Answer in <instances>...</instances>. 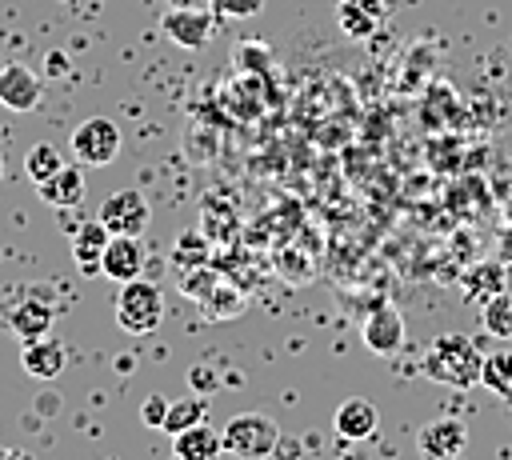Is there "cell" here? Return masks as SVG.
Returning a JSON list of instances; mask_svg holds the SVG:
<instances>
[{
    "label": "cell",
    "mask_w": 512,
    "mask_h": 460,
    "mask_svg": "<svg viewBox=\"0 0 512 460\" xmlns=\"http://www.w3.org/2000/svg\"><path fill=\"white\" fill-rule=\"evenodd\" d=\"M480 348L472 336L464 332H444L428 344L424 352V372L436 380V384H448V388H472L480 384Z\"/></svg>",
    "instance_id": "cell-1"
},
{
    "label": "cell",
    "mask_w": 512,
    "mask_h": 460,
    "mask_svg": "<svg viewBox=\"0 0 512 460\" xmlns=\"http://www.w3.org/2000/svg\"><path fill=\"white\" fill-rule=\"evenodd\" d=\"M220 440H224V452L240 460H268L280 448V428L268 412H240L224 424Z\"/></svg>",
    "instance_id": "cell-2"
},
{
    "label": "cell",
    "mask_w": 512,
    "mask_h": 460,
    "mask_svg": "<svg viewBox=\"0 0 512 460\" xmlns=\"http://www.w3.org/2000/svg\"><path fill=\"white\" fill-rule=\"evenodd\" d=\"M116 320L132 336L156 332L160 320H164V292H160V284H152L144 276L120 284V292H116Z\"/></svg>",
    "instance_id": "cell-3"
},
{
    "label": "cell",
    "mask_w": 512,
    "mask_h": 460,
    "mask_svg": "<svg viewBox=\"0 0 512 460\" xmlns=\"http://www.w3.org/2000/svg\"><path fill=\"white\" fill-rule=\"evenodd\" d=\"M52 320H56V300L40 288V284H28L24 292H16L8 304H4V328L24 344V340H36V336H48L52 332Z\"/></svg>",
    "instance_id": "cell-4"
},
{
    "label": "cell",
    "mask_w": 512,
    "mask_h": 460,
    "mask_svg": "<svg viewBox=\"0 0 512 460\" xmlns=\"http://www.w3.org/2000/svg\"><path fill=\"white\" fill-rule=\"evenodd\" d=\"M120 144H124L120 124L108 120V116H88V120H80V124L72 128V156H76L80 164H88V168L112 164V160L120 156Z\"/></svg>",
    "instance_id": "cell-5"
},
{
    "label": "cell",
    "mask_w": 512,
    "mask_h": 460,
    "mask_svg": "<svg viewBox=\"0 0 512 460\" xmlns=\"http://www.w3.org/2000/svg\"><path fill=\"white\" fill-rule=\"evenodd\" d=\"M96 220H100L112 236H140V232L148 228V220H152V208H148V200H144L136 188H116V192L104 196Z\"/></svg>",
    "instance_id": "cell-6"
},
{
    "label": "cell",
    "mask_w": 512,
    "mask_h": 460,
    "mask_svg": "<svg viewBox=\"0 0 512 460\" xmlns=\"http://www.w3.org/2000/svg\"><path fill=\"white\" fill-rule=\"evenodd\" d=\"M164 36L180 48H204L216 32V16L204 8V4H192V8H168L164 20H160Z\"/></svg>",
    "instance_id": "cell-7"
},
{
    "label": "cell",
    "mask_w": 512,
    "mask_h": 460,
    "mask_svg": "<svg viewBox=\"0 0 512 460\" xmlns=\"http://www.w3.org/2000/svg\"><path fill=\"white\" fill-rule=\"evenodd\" d=\"M416 444H420V452L432 456V460H456V456L464 452V444H468V428H464V420H456V416H440V420H428V424L420 428Z\"/></svg>",
    "instance_id": "cell-8"
},
{
    "label": "cell",
    "mask_w": 512,
    "mask_h": 460,
    "mask_svg": "<svg viewBox=\"0 0 512 460\" xmlns=\"http://www.w3.org/2000/svg\"><path fill=\"white\" fill-rule=\"evenodd\" d=\"M44 96V84L40 76L28 68V64H4L0 68V104L12 108V112H32Z\"/></svg>",
    "instance_id": "cell-9"
},
{
    "label": "cell",
    "mask_w": 512,
    "mask_h": 460,
    "mask_svg": "<svg viewBox=\"0 0 512 460\" xmlns=\"http://www.w3.org/2000/svg\"><path fill=\"white\" fill-rule=\"evenodd\" d=\"M144 244L140 236H112L108 248H104V260H100V272L112 280V284H128L136 276H144Z\"/></svg>",
    "instance_id": "cell-10"
},
{
    "label": "cell",
    "mask_w": 512,
    "mask_h": 460,
    "mask_svg": "<svg viewBox=\"0 0 512 460\" xmlns=\"http://www.w3.org/2000/svg\"><path fill=\"white\" fill-rule=\"evenodd\" d=\"M360 336H364L368 352L392 356V352H400V344H404V316H400L392 304H380V308H372V312L364 316Z\"/></svg>",
    "instance_id": "cell-11"
},
{
    "label": "cell",
    "mask_w": 512,
    "mask_h": 460,
    "mask_svg": "<svg viewBox=\"0 0 512 460\" xmlns=\"http://www.w3.org/2000/svg\"><path fill=\"white\" fill-rule=\"evenodd\" d=\"M376 424H380V412H376V404L364 400V396H348V400H340V408L332 412V428H336L340 440H368V436L376 432Z\"/></svg>",
    "instance_id": "cell-12"
},
{
    "label": "cell",
    "mask_w": 512,
    "mask_h": 460,
    "mask_svg": "<svg viewBox=\"0 0 512 460\" xmlns=\"http://www.w3.org/2000/svg\"><path fill=\"white\" fill-rule=\"evenodd\" d=\"M20 364L36 380H56L64 372V364H68V352H64V344L56 336H36V340H24Z\"/></svg>",
    "instance_id": "cell-13"
},
{
    "label": "cell",
    "mask_w": 512,
    "mask_h": 460,
    "mask_svg": "<svg viewBox=\"0 0 512 460\" xmlns=\"http://www.w3.org/2000/svg\"><path fill=\"white\" fill-rule=\"evenodd\" d=\"M36 192H40V200L52 204V208H76V204L84 200V192H88L84 168H80V164H64L56 176H48L44 184H36Z\"/></svg>",
    "instance_id": "cell-14"
},
{
    "label": "cell",
    "mask_w": 512,
    "mask_h": 460,
    "mask_svg": "<svg viewBox=\"0 0 512 460\" xmlns=\"http://www.w3.org/2000/svg\"><path fill=\"white\" fill-rule=\"evenodd\" d=\"M112 232L100 224V220H88L76 228L72 236V264L84 272V276H96L100 272V260H104V248H108Z\"/></svg>",
    "instance_id": "cell-15"
},
{
    "label": "cell",
    "mask_w": 512,
    "mask_h": 460,
    "mask_svg": "<svg viewBox=\"0 0 512 460\" xmlns=\"http://www.w3.org/2000/svg\"><path fill=\"white\" fill-rule=\"evenodd\" d=\"M384 12H388L384 0H340V4H336V20H340L344 36H352V40L372 36V32L380 28Z\"/></svg>",
    "instance_id": "cell-16"
},
{
    "label": "cell",
    "mask_w": 512,
    "mask_h": 460,
    "mask_svg": "<svg viewBox=\"0 0 512 460\" xmlns=\"http://www.w3.org/2000/svg\"><path fill=\"white\" fill-rule=\"evenodd\" d=\"M172 452H176V460H216L224 452V440H220V432L212 424L200 420V424H192V428L172 436Z\"/></svg>",
    "instance_id": "cell-17"
},
{
    "label": "cell",
    "mask_w": 512,
    "mask_h": 460,
    "mask_svg": "<svg viewBox=\"0 0 512 460\" xmlns=\"http://www.w3.org/2000/svg\"><path fill=\"white\" fill-rule=\"evenodd\" d=\"M460 284H464V296H468V300H488V296L504 292L508 268H504V260H480V264H472V268L460 276Z\"/></svg>",
    "instance_id": "cell-18"
},
{
    "label": "cell",
    "mask_w": 512,
    "mask_h": 460,
    "mask_svg": "<svg viewBox=\"0 0 512 460\" xmlns=\"http://www.w3.org/2000/svg\"><path fill=\"white\" fill-rule=\"evenodd\" d=\"M480 384L504 400H512V348H496L480 364Z\"/></svg>",
    "instance_id": "cell-19"
},
{
    "label": "cell",
    "mask_w": 512,
    "mask_h": 460,
    "mask_svg": "<svg viewBox=\"0 0 512 460\" xmlns=\"http://www.w3.org/2000/svg\"><path fill=\"white\" fill-rule=\"evenodd\" d=\"M64 168V156H60V148L56 144H32L28 148V156H24V172H28V180L32 184H44L48 176H56Z\"/></svg>",
    "instance_id": "cell-20"
},
{
    "label": "cell",
    "mask_w": 512,
    "mask_h": 460,
    "mask_svg": "<svg viewBox=\"0 0 512 460\" xmlns=\"http://www.w3.org/2000/svg\"><path fill=\"white\" fill-rule=\"evenodd\" d=\"M484 332L496 340H512V292H496L484 300Z\"/></svg>",
    "instance_id": "cell-21"
},
{
    "label": "cell",
    "mask_w": 512,
    "mask_h": 460,
    "mask_svg": "<svg viewBox=\"0 0 512 460\" xmlns=\"http://www.w3.org/2000/svg\"><path fill=\"white\" fill-rule=\"evenodd\" d=\"M200 420H204V400H196V396H188V400H168V412H164L160 432L176 436V432H184V428H192V424H200Z\"/></svg>",
    "instance_id": "cell-22"
},
{
    "label": "cell",
    "mask_w": 512,
    "mask_h": 460,
    "mask_svg": "<svg viewBox=\"0 0 512 460\" xmlns=\"http://www.w3.org/2000/svg\"><path fill=\"white\" fill-rule=\"evenodd\" d=\"M184 296H192V300H212L216 292H220V280H216V272H208V268H192L188 276H184Z\"/></svg>",
    "instance_id": "cell-23"
},
{
    "label": "cell",
    "mask_w": 512,
    "mask_h": 460,
    "mask_svg": "<svg viewBox=\"0 0 512 460\" xmlns=\"http://www.w3.org/2000/svg\"><path fill=\"white\" fill-rule=\"evenodd\" d=\"M204 252H208V244H204L196 232H188V236L176 240V252H172V256H176V264H184V268H200V264L208 260Z\"/></svg>",
    "instance_id": "cell-24"
},
{
    "label": "cell",
    "mask_w": 512,
    "mask_h": 460,
    "mask_svg": "<svg viewBox=\"0 0 512 460\" xmlns=\"http://www.w3.org/2000/svg\"><path fill=\"white\" fill-rule=\"evenodd\" d=\"M260 8H264V0H212V12L216 16H236V20L256 16Z\"/></svg>",
    "instance_id": "cell-25"
},
{
    "label": "cell",
    "mask_w": 512,
    "mask_h": 460,
    "mask_svg": "<svg viewBox=\"0 0 512 460\" xmlns=\"http://www.w3.org/2000/svg\"><path fill=\"white\" fill-rule=\"evenodd\" d=\"M164 412H168V400H164V396H156V392L140 404V420H144L148 428H160V424H164Z\"/></svg>",
    "instance_id": "cell-26"
},
{
    "label": "cell",
    "mask_w": 512,
    "mask_h": 460,
    "mask_svg": "<svg viewBox=\"0 0 512 460\" xmlns=\"http://www.w3.org/2000/svg\"><path fill=\"white\" fill-rule=\"evenodd\" d=\"M0 460H32L28 452H16V448H0Z\"/></svg>",
    "instance_id": "cell-27"
},
{
    "label": "cell",
    "mask_w": 512,
    "mask_h": 460,
    "mask_svg": "<svg viewBox=\"0 0 512 460\" xmlns=\"http://www.w3.org/2000/svg\"><path fill=\"white\" fill-rule=\"evenodd\" d=\"M168 8H192V4H204V0H164Z\"/></svg>",
    "instance_id": "cell-28"
},
{
    "label": "cell",
    "mask_w": 512,
    "mask_h": 460,
    "mask_svg": "<svg viewBox=\"0 0 512 460\" xmlns=\"http://www.w3.org/2000/svg\"><path fill=\"white\" fill-rule=\"evenodd\" d=\"M0 180H4V152H0Z\"/></svg>",
    "instance_id": "cell-29"
},
{
    "label": "cell",
    "mask_w": 512,
    "mask_h": 460,
    "mask_svg": "<svg viewBox=\"0 0 512 460\" xmlns=\"http://www.w3.org/2000/svg\"><path fill=\"white\" fill-rule=\"evenodd\" d=\"M508 216H512V196H508Z\"/></svg>",
    "instance_id": "cell-30"
},
{
    "label": "cell",
    "mask_w": 512,
    "mask_h": 460,
    "mask_svg": "<svg viewBox=\"0 0 512 460\" xmlns=\"http://www.w3.org/2000/svg\"><path fill=\"white\" fill-rule=\"evenodd\" d=\"M64 4H68V0H64Z\"/></svg>",
    "instance_id": "cell-31"
}]
</instances>
